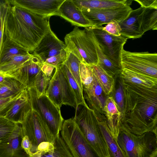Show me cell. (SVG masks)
I'll return each mask as SVG.
<instances>
[{
    "mask_svg": "<svg viewBox=\"0 0 157 157\" xmlns=\"http://www.w3.org/2000/svg\"><path fill=\"white\" fill-rule=\"evenodd\" d=\"M26 89L17 80L7 77L4 81L0 83V99L17 96Z\"/></svg>",
    "mask_w": 157,
    "mask_h": 157,
    "instance_id": "obj_29",
    "label": "cell"
},
{
    "mask_svg": "<svg viewBox=\"0 0 157 157\" xmlns=\"http://www.w3.org/2000/svg\"><path fill=\"white\" fill-rule=\"evenodd\" d=\"M89 66L103 92L107 96L110 95L114 87V78L108 75L98 64Z\"/></svg>",
    "mask_w": 157,
    "mask_h": 157,
    "instance_id": "obj_28",
    "label": "cell"
},
{
    "mask_svg": "<svg viewBox=\"0 0 157 157\" xmlns=\"http://www.w3.org/2000/svg\"><path fill=\"white\" fill-rule=\"evenodd\" d=\"M65 0H8L13 6L46 18L59 16V7Z\"/></svg>",
    "mask_w": 157,
    "mask_h": 157,
    "instance_id": "obj_14",
    "label": "cell"
},
{
    "mask_svg": "<svg viewBox=\"0 0 157 157\" xmlns=\"http://www.w3.org/2000/svg\"><path fill=\"white\" fill-rule=\"evenodd\" d=\"M66 56L65 49L58 55L47 59L43 63L52 66L56 69L63 63L66 59Z\"/></svg>",
    "mask_w": 157,
    "mask_h": 157,
    "instance_id": "obj_38",
    "label": "cell"
},
{
    "mask_svg": "<svg viewBox=\"0 0 157 157\" xmlns=\"http://www.w3.org/2000/svg\"><path fill=\"white\" fill-rule=\"evenodd\" d=\"M58 12L59 16L73 25L85 28L93 26L72 0H65L59 7Z\"/></svg>",
    "mask_w": 157,
    "mask_h": 157,
    "instance_id": "obj_17",
    "label": "cell"
},
{
    "mask_svg": "<svg viewBox=\"0 0 157 157\" xmlns=\"http://www.w3.org/2000/svg\"><path fill=\"white\" fill-rule=\"evenodd\" d=\"M29 53L23 46L9 37L4 36L0 52V64L14 56Z\"/></svg>",
    "mask_w": 157,
    "mask_h": 157,
    "instance_id": "obj_25",
    "label": "cell"
},
{
    "mask_svg": "<svg viewBox=\"0 0 157 157\" xmlns=\"http://www.w3.org/2000/svg\"><path fill=\"white\" fill-rule=\"evenodd\" d=\"M121 63L125 68L157 78V54L148 52H131L122 51Z\"/></svg>",
    "mask_w": 157,
    "mask_h": 157,
    "instance_id": "obj_10",
    "label": "cell"
},
{
    "mask_svg": "<svg viewBox=\"0 0 157 157\" xmlns=\"http://www.w3.org/2000/svg\"><path fill=\"white\" fill-rule=\"evenodd\" d=\"M4 36H7L33 52L41 39L21 18L10 4L6 17Z\"/></svg>",
    "mask_w": 157,
    "mask_h": 157,
    "instance_id": "obj_6",
    "label": "cell"
},
{
    "mask_svg": "<svg viewBox=\"0 0 157 157\" xmlns=\"http://www.w3.org/2000/svg\"><path fill=\"white\" fill-rule=\"evenodd\" d=\"M65 48L72 49L79 57L82 63L91 66L97 64L98 57L95 39L89 28L83 30L77 26L64 37Z\"/></svg>",
    "mask_w": 157,
    "mask_h": 157,
    "instance_id": "obj_5",
    "label": "cell"
},
{
    "mask_svg": "<svg viewBox=\"0 0 157 157\" xmlns=\"http://www.w3.org/2000/svg\"><path fill=\"white\" fill-rule=\"evenodd\" d=\"M23 136H28L32 145L31 157L44 142L54 143L55 137L46 123L39 115L32 110L21 124Z\"/></svg>",
    "mask_w": 157,
    "mask_h": 157,
    "instance_id": "obj_9",
    "label": "cell"
},
{
    "mask_svg": "<svg viewBox=\"0 0 157 157\" xmlns=\"http://www.w3.org/2000/svg\"><path fill=\"white\" fill-rule=\"evenodd\" d=\"M122 82L149 88L157 87V78L127 69L120 75Z\"/></svg>",
    "mask_w": 157,
    "mask_h": 157,
    "instance_id": "obj_23",
    "label": "cell"
},
{
    "mask_svg": "<svg viewBox=\"0 0 157 157\" xmlns=\"http://www.w3.org/2000/svg\"><path fill=\"white\" fill-rule=\"evenodd\" d=\"M65 48V44L51 29L41 40L32 54L43 63L47 59L58 55Z\"/></svg>",
    "mask_w": 157,
    "mask_h": 157,
    "instance_id": "obj_15",
    "label": "cell"
},
{
    "mask_svg": "<svg viewBox=\"0 0 157 157\" xmlns=\"http://www.w3.org/2000/svg\"><path fill=\"white\" fill-rule=\"evenodd\" d=\"M140 5L145 8H150L157 9V0H135Z\"/></svg>",
    "mask_w": 157,
    "mask_h": 157,
    "instance_id": "obj_41",
    "label": "cell"
},
{
    "mask_svg": "<svg viewBox=\"0 0 157 157\" xmlns=\"http://www.w3.org/2000/svg\"><path fill=\"white\" fill-rule=\"evenodd\" d=\"M21 146L27 153L31 157L32 145L30 140L27 136H23L21 141Z\"/></svg>",
    "mask_w": 157,
    "mask_h": 157,
    "instance_id": "obj_42",
    "label": "cell"
},
{
    "mask_svg": "<svg viewBox=\"0 0 157 157\" xmlns=\"http://www.w3.org/2000/svg\"><path fill=\"white\" fill-rule=\"evenodd\" d=\"M82 89L84 98L86 101L89 107L104 115L103 109L108 96L105 94L94 77L92 83L88 87Z\"/></svg>",
    "mask_w": 157,
    "mask_h": 157,
    "instance_id": "obj_19",
    "label": "cell"
},
{
    "mask_svg": "<svg viewBox=\"0 0 157 157\" xmlns=\"http://www.w3.org/2000/svg\"><path fill=\"white\" fill-rule=\"evenodd\" d=\"M102 29L110 34L117 36H121V29L119 23L116 21L108 23L105 27L102 26Z\"/></svg>",
    "mask_w": 157,
    "mask_h": 157,
    "instance_id": "obj_40",
    "label": "cell"
},
{
    "mask_svg": "<svg viewBox=\"0 0 157 157\" xmlns=\"http://www.w3.org/2000/svg\"><path fill=\"white\" fill-rule=\"evenodd\" d=\"M21 93L15 96L0 99V117H5Z\"/></svg>",
    "mask_w": 157,
    "mask_h": 157,
    "instance_id": "obj_37",
    "label": "cell"
},
{
    "mask_svg": "<svg viewBox=\"0 0 157 157\" xmlns=\"http://www.w3.org/2000/svg\"><path fill=\"white\" fill-rule=\"evenodd\" d=\"M32 110L27 89L23 91L5 117L14 122L21 124Z\"/></svg>",
    "mask_w": 157,
    "mask_h": 157,
    "instance_id": "obj_21",
    "label": "cell"
},
{
    "mask_svg": "<svg viewBox=\"0 0 157 157\" xmlns=\"http://www.w3.org/2000/svg\"><path fill=\"white\" fill-rule=\"evenodd\" d=\"M119 24L121 36L128 39L140 38L145 32L157 29V9L140 6L132 10Z\"/></svg>",
    "mask_w": 157,
    "mask_h": 157,
    "instance_id": "obj_4",
    "label": "cell"
},
{
    "mask_svg": "<svg viewBox=\"0 0 157 157\" xmlns=\"http://www.w3.org/2000/svg\"><path fill=\"white\" fill-rule=\"evenodd\" d=\"M13 6L16 13L41 40L51 29L49 19Z\"/></svg>",
    "mask_w": 157,
    "mask_h": 157,
    "instance_id": "obj_16",
    "label": "cell"
},
{
    "mask_svg": "<svg viewBox=\"0 0 157 157\" xmlns=\"http://www.w3.org/2000/svg\"><path fill=\"white\" fill-rule=\"evenodd\" d=\"M157 135L149 132L137 135L121 123L117 141L127 157H149L157 149Z\"/></svg>",
    "mask_w": 157,
    "mask_h": 157,
    "instance_id": "obj_3",
    "label": "cell"
},
{
    "mask_svg": "<svg viewBox=\"0 0 157 157\" xmlns=\"http://www.w3.org/2000/svg\"><path fill=\"white\" fill-rule=\"evenodd\" d=\"M86 140L100 157H109L106 141L100 128L94 110L86 103L75 108L73 118Z\"/></svg>",
    "mask_w": 157,
    "mask_h": 157,
    "instance_id": "obj_2",
    "label": "cell"
},
{
    "mask_svg": "<svg viewBox=\"0 0 157 157\" xmlns=\"http://www.w3.org/2000/svg\"><path fill=\"white\" fill-rule=\"evenodd\" d=\"M122 83L124 104L121 124L137 135L149 132L157 135V87Z\"/></svg>",
    "mask_w": 157,
    "mask_h": 157,
    "instance_id": "obj_1",
    "label": "cell"
},
{
    "mask_svg": "<svg viewBox=\"0 0 157 157\" xmlns=\"http://www.w3.org/2000/svg\"><path fill=\"white\" fill-rule=\"evenodd\" d=\"M50 80V78L42 70L37 75L35 79L33 87L35 88L38 96H40L45 94Z\"/></svg>",
    "mask_w": 157,
    "mask_h": 157,
    "instance_id": "obj_34",
    "label": "cell"
},
{
    "mask_svg": "<svg viewBox=\"0 0 157 157\" xmlns=\"http://www.w3.org/2000/svg\"><path fill=\"white\" fill-rule=\"evenodd\" d=\"M55 69L48 88L49 96L60 105H68L75 109L77 104L75 94L61 65Z\"/></svg>",
    "mask_w": 157,
    "mask_h": 157,
    "instance_id": "obj_12",
    "label": "cell"
},
{
    "mask_svg": "<svg viewBox=\"0 0 157 157\" xmlns=\"http://www.w3.org/2000/svg\"><path fill=\"white\" fill-rule=\"evenodd\" d=\"M85 17L92 24L97 26L107 24L113 21L119 23L125 19L132 10L130 6L106 9H82Z\"/></svg>",
    "mask_w": 157,
    "mask_h": 157,
    "instance_id": "obj_13",
    "label": "cell"
},
{
    "mask_svg": "<svg viewBox=\"0 0 157 157\" xmlns=\"http://www.w3.org/2000/svg\"><path fill=\"white\" fill-rule=\"evenodd\" d=\"M7 0H0V15L2 9L4 5L6 4Z\"/></svg>",
    "mask_w": 157,
    "mask_h": 157,
    "instance_id": "obj_44",
    "label": "cell"
},
{
    "mask_svg": "<svg viewBox=\"0 0 157 157\" xmlns=\"http://www.w3.org/2000/svg\"><path fill=\"white\" fill-rule=\"evenodd\" d=\"M149 157H157V149L155 150Z\"/></svg>",
    "mask_w": 157,
    "mask_h": 157,
    "instance_id": "obj_46",
    "label": "cell"
},
{
    "mask_svg": "<svg viewBox=\"0 0 157 157\" xmlns=\"http://www.w3.org/2000/svg\"><path fill=\"white\" fill-rule=\"evenodd\" d=\"M65 50L67 56L63 64L67 67L83 92L80 74L79 65L81 62L74 54L67 50Z\"/></svg>",
    "mask_w": 157,
    "mask_h": 157,
    "instance_id": "obj_31",
    "label": "cell"
},
{
    "mask_svg": "<svg viewBox=\"0 0 157 157\" xmlns=\"http://www.w3.org/2000/svg\"><path fill=\"white\" fill-rule=\"evenodd\" d=\"M10 4L8 0H7L6 3L2 9L0 15V52L3 40L5 18Z\"/></svg>",
    "mask_w": 157,
    "mask_h": 157,
    "instance_id": "obj_39",
    "label": "cell"
},
{
    "mask_svg": "<svg viewBox=\"0 0 157 157\" xmlns=\"http://www.w3.org/2000/svg\"><path fill=\"white\" fill-rule=\"evenodd\" d=\"M33 56L30 53L25 55L14 56L0 64V72L7 77L14 76Z\"/></svg>",
    "mask_w": 157,
    "mask_h": 157,
    "instance_id": "obj_26",
    "label": "cell"
},
{
    "mask_svg": "<svg viewBox=\"0 0 157 157\" xmlns=\"http://www.w3.org/2000/svg\"><path fill=\"white\" fill-rule=\"evenodd\" d=\"M6 77V76L0 72V83L3 82Z\"/></svg>",
    "mask_w": 157,
    "mask_h": 157,
    "instance_id": "obj_45",
    "label": "cell"
},
{
    "mask_svg": "<svg viewBox=\"0 0 157 157\" xmlns=\"http://www.w3.org/2000/svg\"><path fill=\"white\" fill-rule=\"evenodd\" d=\"M117 87H114L111 93L113 97L116 102L119 110L122 115L123 113L124 104V96L123 85L121 80L119 81Z\"/></svg>",
    "mask_w": 157,
    "mask_h": 157,
    "instance_id": "obj_36",
    "label": "cell"
},
{
    "mask_svg": "<svg viewBox=\"0 0 157 157\" xmlns=\"http://www.w3.org/2000/svg\"><path fill=\"white\" fill-rule=\"evenodd\" d=\"M100 128L107 144L109 157H127L112 136L106 122L105 116L94 111Z\"/></svg>",
    "mask_w": 157,
    "mask_h": 157,
    "instance_id": "obj_22",
    "label": "cell"
},
{
    "mask_svg": "<svg viewBox=\"0 0 157 157\" xmlns=\"http://www.w3.org/2000/svg\"><path fill=\"white\" fill-rule=\"evenodd\" d=\"M61 67L75 94L77 105L86 103L84 98L83 92L67 67L63 63L61 65Z\"/></svg>",
    "mask_w": 157,
    "mask_h": 157,
    "instance_id": "obj_33",
    "label": "cell"
},
{
    "mask_svg": "<svg viewBox=\"0 0 157 157\" xmlns=\"http://www.w3.org/2000/svg\"><path fill=\"white\" fill-rule=\"evenodd\" d=\"M54 69L55 68L52 66L43 63L41 70L48 77L50 78Z\"/></svg>",
    "mask_w": 157,
    "mask_h": 157,
    "instance_id": "obj_43",
    "label": "cell"
},
{
    "mask_svg": "<svg viewBox=\"0 0 157 157\" xmlns=\"http://www.w3.org/2000/svg\"><path fill=\"white\" fill-rule=\"evenodd\" d=\"M43 65L42 62L37 57L33 55L31 58L24 64L13 78L24 85L27 89L33 87L36 77L41 70Z\"/></svg>",
    "mask_w": 157,
    "mask_h": 157,
    "instance_id": "obj_18",
    "label": "cell"
},
{
    "mask_svg": "<svg viewBox=\"0 0 157 157\" xmlns=\"http://www.w3.org/2000/svg\"><path fill=\"white\" fill-rule=\"evenodd\" d=\"M31 157H73L60 133L55 138L53 147L47 151L35 153Z\"/></svg>",
    "mask_w": 157,
    "mask_h": 157,
    "instance_id": "obj_27",
    "label": "cell"
},
{
    "mask_svg": "<svg viewBox=\"0 0 157 157\" xmlns=\"http://www.w3.org/2000/svg\"><path fill=\"white\" fill-rule=\"evenodd\" d=\"M21 126L5 117H0V144L10 138Z\"/></svg>",
    "mask_w": 157,
    "mask_h": 157,
    "instance_id": "obj_32",
    "label": "cell"
},
{
    "mask_svg": "<svg viewBox=\"0 0 157 157\" xmlns=\"http://www.w3.org/2000/svg\"><path fill=\"white\" fill-rule=\"evenodd\" d=\"M102 27L93 26L89 28L103 55L114 64L121 67V53L128 38L121 36L110 34L103 30Z\"/></svg>",
    "mask_w": 157,
    "mask_h": 157,
    "instance_id": "obj_11",
    "label": "cell"
},
{
    "mask_svg": "<svg viewBox=\"0 0 157 157\" xmlns=\"http://www.w3.org/2000/svg\"><path fill=\"white\" fill-rule=\"evenodd\" d=\"M80 9H106L130 6V0H72Z\"/></svg>",
    "mask_w": 157,
    "mask_h": 157,
    "instance_id": "obj_24",
    "label": "cell"
},
{
    "mask_svg": "<svg viewBox=\"0 0 157 157\" xmlns=\"http://www.w3.org/2000/svg\"><path fill=\"white\" fill-rule=\"evenodd\" d=\"M21 126L10 138L0 144V157H31L21 146Z\"/></svg>",
    "mask_w": 157,
    "mask_h": 157,
    "instance_id": "obj_20",
    "label": "cell"
},
{
    "mask_svg": "<svg viewBox=\"0 0 157 157\" xmlns=\"http://www.w3.org/2000/svg\"><path fill=\"white\" fill-rule=\"evenodd\" d=\"M27 89L32 110L36 112L46 123L55 138L60 134L64 121L60 108L55 105L45 94L38 96L34 87Z\"/></svg>",
    "mask_w": 157,
    "mask_h": 157,
    "instance_id": "obj_7",
    "label": "cell"
},
{
    "mask_svg": "<svg viewBox=\"0 0 157 157\" xmlns=\"http://www.w3.org/2000/svg\"><path fill=\"white\" fill-rule=\"evenodd\" d=\"M95 41L98 57L97 64L114 78L120 75L122 70V67L115 64L105 56L101 52L95 39Z\"/></svg>",
    "mask_w": 157,
    "mask_h": 157,
    "instance_id": "obj_30",
    "label": "cell"
},
{
    "mask_svg": "<svg viewBox=\"0 0 157 157\" xmlns=\"http://www.w3.org/2000/svg\"><path fill=\"white\" fill-rule=\"evenodd\" d=\"M80 74L82 88L89 87L93 82L94 78L90 67L81 63L79 65Z\"/></svg>",
    "mask_w": 157,
    "mask_h": 157,
    "instance_id": "obj_35",
    "label": "cell"
},
{
    "mask_svg": "<svg viewBox=\"0 0 157 157\" xmlns=\"http://www.w3.org/2000/svg\"><path fill=\"white\" fill-rule=\"evenodd\" d=\"M60 134L73 157H100L86 140L73 118L63 121Z\"/></svg>",
    "mask_w": 157,
    "mask_h": 157,
    "instance_id": "obj_8",
    "label": "cell"
}]
</instances>
